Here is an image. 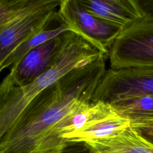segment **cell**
<instances>
[{
  "label": "cell",
  "instance_id": "6da1fadb",
  "mask_svg": "<svg viewBox=\"0 0 153 153\" xmlns=\"http://www.w3.org/2000/svg\"><path fill=\"white\" fill-rule=\"evenodd\" d=\"M105 59L70 71L35 96L0 137V153H64L68 143L60 134L61 124L91 102L106 71Z\"/></svg>",
  "mask_w": 153,
  "mask_h": 153
},
{
  "label": "cell",
  "instance_id": "8fae6325",
  "mask_svg": "<svg viewBox=\"0 0 153 153\" xmlns=\"http://www.w3.org/2000/svg\"><path fill=\"white\" fill-rule=\"evenodd\" d=\"M130 125L153 121V94H145L111 104Z\"/></svg>",
  "mask_w": 153,
  "mask_h": 153
},
{
  "label": "cell",
  "instance_id": "5bb4252c",
  "mask_svg": "<svg viewBox=\"0 0 153 153\" xmlns=\"http://www.w3.org/2000/svg\"><path fill=\"white\" fill-rule=\"evenodd\" d=\"M142 10L143 20L153 21V0H137Z\"/></svg>",
  "mask_w": 153,
  "mask_h": 153
},
{
  "label": "cell",
  "instance_id": "52a82bcc",
  "mask_svg": "<svg viewBox=\"0 0 153 153\" xmlns=\"http://www.w3.org/2000/svg\"><path fill=\"white\" fill-rule=\"evenodd\" d=\"M63 34L45 41L26 54L16 66L10 68V72L0 84V89L25 86L46 72L62 47Z\"/></svg>",
  "mask_w": 153,
  "mask_h": 153
},
{
  "label": "cell",
  "instance_id": "30bf717a",
  "mask_svg": "<svg viewBox=\"0 0 153 153\" xmlns=\"http://www.w3.org/2000/svg\"><path fill=\"white\" fill-rule=\"evenodd\" d=\"M130 126V121L120 116L114 109L96 118L81 130L63 136L68 143L85 142L112 136Z\"/></svg>",
  "mask_w": 153,
  "mask_h": 153
},
{
  "label": "cell",
  "instance_id": "ba28073f",
  "mask_svg": "<svg viewBox=\"0 0 153 153\" xmlns=\"http://www.w3.org/2000/svg\"><path fill=\"white\" fill-rule=\"evenodd\" d=\"M88 13L122 29L143 19L137 0H76Z\"/></svg>",
  "mask_w": 153,
  "mask_h": 153
},
{
  "label": "cell",
  "instance_id": "8992f818",
  "mask_svg": "<svg viewBox=\"0 0 153 153\" xmlns=\"http://www.w3.org/2000/svg\"><path fill=\"white\" fill-rule=\"evenodd\" d=\"M57 14L62 22L70 26L75 33L106 55H108L109 47L123 30L88 13L76 0H61Z\"/></svg>",
  "mask_w": 153,
  "mask_h": 153
},
{
  "label": "cell",
  "instance_id": "9c48e42d",
  "mask_svg": "<svg viewBox=\"0 0 153 153\" xmlns=\"http://www.w3.org/2000/svg\"><path fill=\"white\" fill-rule=\"evenodd\" d=\"M84 143L90 153H153V142L131 126L109 137Z\"/></svg>",
  "mask_w": 153,
  "mask_h": 153
},
{
  "label": "cell",
  "instance_id": "3957f363",
  "mask_svg": "<svg viewBox=\"0 0 153 153\" xmlns=\"http://www.w3.org/2000/svg\"><path fill=\"white\" fill-rule=\"evenodd\" d=\"M61 0L0 1V62L58 16Z\"/></svg>",
  "mask_w": 153,
  "mask_h": 153
},
{
  "label": "cell",
  "instance_id": "5b68a950",
  "mask_svg": "<svg viewBox=\"0 0 153 153\" xmlns=\"http://www.w3.org/2000/svg\"><path fill=\"white\" fill-rule=\"evenodd\" d=\"M145 94H153V66L106 70L91 102L109 104Z\"/></svg>",
  "mask_w": 153,
  "mask_h": 153
},
{
  "label": "cell",
  "instance_id": "7a4b0ae2",
  "mask_svg": "<svg viewBox=\"0 0 153 153\" xmlns=\"http://www.w3.org/2000/svg\"><path fill=\"white\" fill-rule=\"evenodd\" d=\"M106 55L79 35L68 31L51 66L23 87L0 89V137L12 126L28 103L39 93L70 71L90 64Z\"/></svg>",
  "mask_w": 153,
  "mask_h": 153
},
{
  "label": "cell",
  "instance_id": "277c9868",
  "mask_svg": "<svg viewBox=\"0 0 153 153\" xmlns=\"http://www.w3.org/2000/svg\"><path fill=\"white\" fill-rule=\"evenodd\" d=\"M108 51L110 68L153 66V21L141 19L123 29Z\"/></svg>",
  "mask_w": 153,
  "mask_h": 153
},
{
  "label": "cell",
  "instance_id": "7c38bea8",
  "mask_svg": "<svg viewBox=\"0 0 153 153\" xmlns=\"http://www.w3.org/2000/svg\"><path fill=\"white\" fill-rule=\"evenodd\" d=\"M68 31L74 32V29L63 22H62L61 24L56 27L51 29L45 28L42 29L17 47L3 61L0 62V71L2 72V70L10 67V68L14 67L32 49Z\"/></svg>",
  "mask_w": 153,
  "mask_h": 153
},
{
  "label": "cell",
  "instance_id": "4fadbf2b",
  "mask_svg": "<svg viewBox=\"0 0 153 153\" xmlns=\"http://www.w3.org/2000/svg\"><path fill=\"white\" fill-rule=\"evenodd\" d=\"M143 136L153 142V121L130 125Z\"/></svg>",
  "mask_w": 153,
  "mask_h": 153
}]
</instances>
